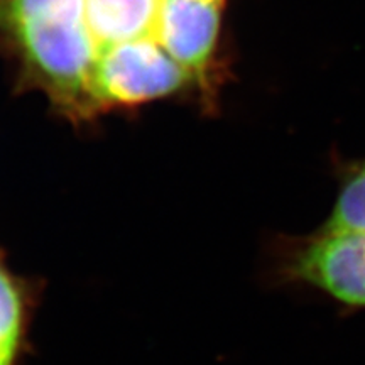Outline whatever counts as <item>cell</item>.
Wrapping results in <instances>:
<instances>
[{"instance_id": "1", "label": "cell", "mask_w": 365, "mask_h": 365, "mask_svg": "<svg viewBox=\"0 0 365 365\" xmlns=\"http://www.w3.org/2000/svg\"><path fill=\"white\" fill-rule=\"evenodd\" d=\"M276 272L287 284L322 291L349 308H365V232L327 230L286 239Z\"/></svg>"}, {"instance_id": "2", "label": "cell", "mask_w": 365, "mask_h": 365, "mask_svg": "<svg viewBox=\"0 0 365 365\" xmlns=\"http://www.w3.org/2000/svg\"><path fill=\"white\" fill-rule=\"evenodd\" d=\"M29 325V296L0 257V365H16Z\"/></svg>"}, {"instance_id": "3", "label": "cell", "mask_w": 365, "mask_h": 365, "mask_svg": "<svg viewBox=\"0 0 365 365\" xmlns=\"http://www.w3.org/2000/svg\"><path fill=\"white\" fill-rule=\"evenodd\" d=\"M322 228L365 232V159L344 173L335 205Z\"/></svg>"}]
</instances>
